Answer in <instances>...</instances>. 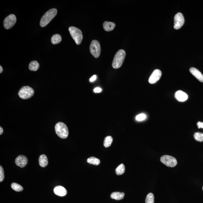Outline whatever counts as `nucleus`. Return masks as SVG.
I'll return each mask as SVG.
<instances>
[{
	"mask_svg": "<svg viewBox=\"0 0 203 203\" xmlns=\"http://www.w3.org/2000/svg\"><path fill=\"white\" fill-rule=\"evenodd\" d=\"M57 10L55 8H52L48 11L42 17L40 22V25L44 27L47 25L57 15Z\"/></svg>",
	"mask_w": 203,
	"mask_h": 203,
	"instance_id": "nucleus-1",
	"label": "nucleus"
},
{
	"mask_svg": "<svg viewBox=\"0 0 203 203\" xmlns=\"http://www.w3.org/2000/svg\"><path fill=\"white\" fill-rule=\"evenodd\" d=\"M126 57V52L123 49L118 51L115 54L112 62V66L115 69L121 66Z\"/></svg>",
	"mask_w": 203,
	"mask_h": 203,
	"instance_id": "nucleus-2",
	"label": "nucleus"
},
{
	"mask_svg": "<svg viewBox=\"0 0 203 203\" xmlns=\"http://www.w3.org/2000/svg\"><path fill=\"white\" fill-rule=\"evenodd\" d=\"M56 133L60 138H66L68 135V130L66 125L63 122H59L56 124L55 127Z\"/></svg>",
	"mask_w": 203,
	"mask_h": 203,
	"instance_id": "nucleus-3",
	"label": "nucleus"
},
{
	"mask_svg": "<svg viewBox=\"0 0 203 203\" xmlns=\"http://www.w3.org/2000/svg\"><path fill=\"white\" fill-rule=\"evenodd\" d=\"M70 34L76 44L80 45L82 41L83 35L80 29L74 26H71L68 29Z\"/></svg>",
	"mask_w": 203,
	"mask_h": 203,
	"instance_id": "nucleus-4",
	"label": "nucleus"
},
{
	"mask_svg": "<svg viewBox=\"0 0 203 203\" xmlns=\"http://www.w3.org/2000/svg\"><path fill=\"white\" fill-rule=\"evenodd\" d=\"M34 91L31 87L25 86L22 87L18 92V95L19 97L23 99H29L33 96Z\"/></svg>",
	"mask_w": 203,
	"mask_h": 203,
	"instance_id": "nucleus-5",
	"label": "nucleus"
},
{
	"mask_svg": "<svg viewBox=\"0 0 203 203\" xmlns=\"http://www.w3.org/2000/svg\"><path fill=\"white\" fill-rule=\"evenodd\" d=\"M91 54L96 58L99 57L101 52V48L99 42L97 40H93L91 42L90 47Z\"/></svg>",
	"mask_w": 203,
	"mask_h": 203,
	"instance_id": "nucleus-6",
	"label": "nucleus"
},
{
	"mask_svg": "<svg viewBox=\"0 0 203 203\" xmlns=\"http://www.w3.org/2000/svg\"><path fill=\"white\" fill-rule=\"evenodd\" d=\"M160 161L164 165L171 168L175 166L177 164V160L175 158L168 155L162 156L161 157Z\"/></svg>",
	"mask_w": 203,
	"mask_h": 203,
	"instance_id": "nucleus-7",
	"label": "nucleus"
},
{
	"mask_svg": "<svg viewBox=\"0 0 203 203\" xmlns=\"http://www.w3.org/2000/svg\"><path fill=\"white\" fill-rule=\"evenodd\" d=\"M16 18L13 14L9 15L6 17L4 21V27L6 29H11L15 25L16 22Z\"/></svg>",
	"mask_w": 203,
	"mask_h": 203,
	"instance_id": "nucleus-8",
	"label": "nucleus"
},
{
	"mask_svg": "<svg viewBox=\"0 0 203 203\" xmlns=\"http://www.w3.org/2000/svg\"><path fill=\"white\" fill-rule=\"evenodd\" d=\"M184 18L182 14L178 12L176 14L174 17V28L175 29H180L184 23Z\"/></svg>",
	"mask_w": 203,
	"mask_h": 203,
	"instance_id": "nucleus-9",
	"label": "nucleus"
},
{
	"mask_svg": "<svg viewBox=\"0 0 203 203\" xmlns=\"http://www.w3.org/2000/svg\"><path fill=\"white\" fill-rule=\"evenodd\" d=\"M162 75L161 72L159 69H156L153 71L149 78V82L150 84H154L159 80Z\"/></svg>",
	"mask_w": 203,
	"mask_h": 203,
	"instance_id": "nucleus-10",
	"label": "nucleus"
},
{
	"mask_svg": "<svg viewBox=\"0 0 203 203\" xmlns=\"http://www.w3.org/2000/svg\"><path fill=\"white\" fill-rule=\"evenodd\" d=\"M27 157L24 155H19L17 157L15 160V163L18 166L23 168L26 166L28 163Z\"/></svg>",
	"mask_w": 203,
	"mask_h": 203,
	"instance_id": "nucleus-11",
	"label": "nucleus"
},
{
	"mask_svg": "<svg viewBox=\"0 0 203 203\" xmlns=\"http://www.w3.org/2000/svg\"><path fill=\"white\" fill-rule=\"evenodd\" d=\"M175 96L178 101L181 102L187 101L188 98V95L185 92L181 90H178L175 93Z\"/></svg>",
	"mask_w": 203,
	"mask_h": 203,
	"instance_id": "nucleus-12",
	"label": "nucleus"
},
{
	"mask_svg": "<svg viewBox=\"0 0 203 203\" xmlns=\"http://www.w3.org/2000/svg\"><path fill=\"white\" fill-rule=\"evenodd\" d=\"M190 72L198 80L201 82H203V75L199 70L194 68H191Z\"/></svg>",
	"mask_w": 203,
	"mask_h": 203,
	"instance_id": "nucleus-13",
	"label": "nucleus"
},
{
	"mask_svg": "<svg viewBox=\"0 0 203 203\" xmlns=\"http://www.w3.org/2000/svg\"><path fill=\"white\" fill-rule=\"evenodd\" d=\"M54 191L55 195L59 196H65L67 193L66 190L62 186H57L55 187Z\"/></svg>",
	"mask_w": 203,
	"mask_h": 203,
	"instance_id": "nucleus-14",
	"label": "nucleus"
},
{
	"mask_svg": "<svg viewBox=\"0 0 203 203\" xmlns=\"http://www.w3.org/2000/svg\"><path fill=\"white\" fill-rule=\"evenodd\" d=\"M115 26V23L112 22H105L103 23V28L106 31H112L113 30Z\"/></svg>",
	"mask_w": 203,
	"mask_h": 203,
	"instance_id": "nucleus-15",
	"label": "nucleus"
},
{
	"mask_svg": "<svg viewBox=\"0 0 203 203\" xmlns=\"http://www.w3.org/2000/svg\"><path fill=\"white\" fill-rule=\"evenodd\" d=\"M38 161L40 166L42 168H45L48 165V158L45 155H42L39 158Z\"/></svg>",
	"mask_w": 203,
	"mask_h": 203,
	"instance_id": "nucleus-16",
	"label": "nucleus"
},
{
	"mask_svg": "<svg viewBox=\"0 0 203 203\" xmlns=\"http://www.w3.org/2000/svg\"><path fill=\"white\" fill-rule=\"evenodd\" d=\"M124 196V193L119 192H115L111 193V198L116 200H120L123 199Z\"/></svg>",
	"mask_w": 203,
	"mask_h": 203,
	"instance_id": "nucleus-17",
	"label": "nucleus"
},
{
	"mask_svg": "<svg viewBox=\"0 0 203 203\" xmlns=\"http://www.w3.org/2000/svg\"><path fill=\"white\" fill-rule=\"evenodd\" d=\"M39 64L36 61L31 62L29 64V70L32 71H36L39 68Z\"/></svg>",
	"mask_w": 203,
	"mask_h": 203,
	"instance_id": "nucleus-18",
	"label": "nucleus"
},
{
	"mask_svg": "<svg viewBox=\"0 0 203 203\" xmlns=\"http://www.w3.org/2000/svg\"><path fill=\"white\" fill-rule=\"evenodd\" d=\"M62 38L60 34H56L52 37L51 41L54 45L57 44L62 41Z\"/></svg>",
	"mask_w": 203,
	"mask_h": 203,
	"instance_id": "nucleus-19",
	"label": "nucleus"
},
{
	"mask_svg": "<svg viewBox=\"0 0 203 203\" xmlns=\"http://www.w3.org/2000/svg\"><path fill=\"white\" fill-rule=\"evenodd\" d=\"M87 162L88 163L92 164V165H99L100 163V160L99 159L94 157H92L88 158L87 160Z\"/></svg>",
	"mask_w": 203,
	"mask_h": 203,
	"instance_id": "nucleus-20",
	"label": "nucleus"
},
{
	"mask_svg": "<svg viewBox=\"0 0 203 203\" xmlns=\"http://www.w3.org/2000/svg\"><path fill=\"white\" fill-rule=\"evenodd\" d=\"M125 170V168L124 165L123 164H121L117 167L115 169V172L117 175H120L124 173Z\"/></svg>",
	"mask_w": 203,
	"mask_h": 203,
	"instance_id": "nucleus-21",
	"label": "nucleus"
},
{
	"mask_svg": "<svg viewBox=\"0 0 203 203\" xmlns=\"http://www.w3.org/2000/svg\"><path fill=\"white\" fill-rule=\"evenodd\" d=\"M112 141H113V138L111 136H108L106 137L104 140V146L105 148L109 147L111 146Z\"/></svg>",
	"mask_w": 203,
	"mask_h": 203,
	"instance_id": "nucleus-22",
	"label": "nucleus"
},
{
	"mask_svg": "<svg viewBox=\"0 0 203 203\" xmlns=\"http://www.w3.org/2000/svg\"><path fill=\"white\" fill-rule=\"evenodd\" d=\"M11 187L12 189L17 192L21 191L23 190V187L16 183H12L11 185Z\"/></svg>",
	"mask_w": 203,
	"mask_h": 203,
	"instance_id": "nucleus-23",
	"label": "nucleus"
},
{
	"mask_svg": "<svg viewBox=\"0 0 203 203\" xmlns=\"http://www.w3.org/2000/svg\"><path fill=\"white\" fill-rule=\"evenodd\" d=\"M146 203H154V196L153 194L149 193L146 196L145 200Z\"/></svg>",
	"mask_w": 203,
	"mask_h": 203,
	"instance_id": "nucleus-24",
	"label": "nucleus"
},
{
	"mask_svg": "<svg viewBox=\"0 0 203 203\" xmlns=\"http://www.w3.org/2000/svg\"><path fill=\"white\" fill-rule=\"evenodd\" d=\"M194 137L196 141L200 142L203 141V134L202 133L199 132L195 133Z\"/></svg>",
	"mask_w": 203,
	"mask_h": 203,
	"instance_id": "nucleus-25",
	"label": "nucleus"
},
{
	"mask_svg": "<svg viewBox=\"0 0 203 203\" xmlns=\"http://www.w3.org/2000/svg\"><path fill=\"white\" fill-rule=\"evenodd\" d=\"M146 116L145 114H140L136 117L135 119L138 121H142L146 119Z\"/></svg>",
	"mask_w": 203,
	"mask_h": 203,
	"instance_id": "nucleus-26",
	"label": "nucleus"
},
{
	"mask_svg": "<svg viewBox=\"0 0 203 203\" xmlns=\"http://www.w3.org/2000/svg\"><path fill=\"white\" fill-rule=\"evenodd\" d=\"M4 179V170L3 169L2 167L0 166V182L2 181Z\"/></svg>",
	"mask_w": 203,
	"mask_h": 203,
	"instance_id": "nucleus-27",
	"label": "nucleus"
},
{
	"mask_svg": "<svg viewBox=\"0 0 203 203\" xmlns=\"http://www.w3.org/2000/svg\"><path fill=\"white\" fill-rule=\"evenodd\" d=\"M102 91V90L101 88H99V87H96V88H95L94 89V92L95 93H100Z\"/></svg>",
	"mask_w": 203,
	"mask_h": 203,
	"instance_id": "nucleus-28",
	"label": "nucleus"
},
{
	"mask_svg": "<svg viewBox=\"0 0 203 203\" xmlns=\"http://www.w3.org/2000/svg\"><path fill=\"white\" fill-rule=\"evenodd\" d=\"M197 126L198 128H203V122H201L199 121L197 123Z\"/></svg>",
	"mask_w": 203,
	"mask_h": 203,
	"instance_id": "nucleus-29",
	"label": "nucleus"
},
{
	"mask_svg": "<svg viewBox=\"0 0 203 203\" xmlns=\"http://www.w3.org/2000/svg\"><path fill=\"white\" fill-rule=\"evenodd\" d=\"M96 75H94L93 76L90 78V82H93L94 81L96 80Z\"/></svg>",
	"mask_w": 203,
	"mask_h": 203,
	"instance_id": "nucleus-30",
	"label": "nucleus"
},
{
	"mask_svg": "<svg viewBox=\"0 0 203 203\" xmlns=\"http://www.w3.org/2000/svg\"><path fill=\"white\" fill-rule=\"evenodd\" d=\"M3 132V129L2 127L1 126L0 127V135H2Z\"/></svg>",
	"mask_w": 203,
	"mask_h": 203,
	"instance_id": "nucleus-31",
	"label": "nucleus"
},
{
	"mask_svg": "<svg viewBox=\"0 0 203 203\" xmlns=\"http://www.w3.org/2000/svg\"><path fill=\"white\" fill-rule=\"evenodd\" d=\"M0 69H1V70H0V73H1L3 71V68H2V67L1 65V66H0Z\"/></svg>",
	"mask_w": 203,
	"mask_h": 203,
	"instance_id": "nucleus-32",
	"label": "nucleus"
},
{
	"mask_svg": "<svg viewBox=\"0 0 203 203\" xmlns=\"http://www.w3.org/2000/svg\"><path fill=\"white\" fill-rule=\"evenodd\" d=\"M202 189H203V187H202Z\"/></svg>",
	"mask_w": 203,
	"mask_h": 203,
	"instance_id": "nucleus-33",
	"label": "nucleus"
}]
</instances>
